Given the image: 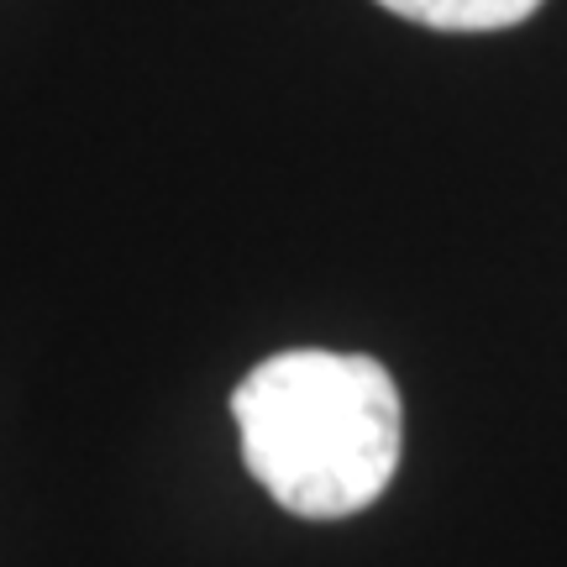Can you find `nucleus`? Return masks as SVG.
<instances>
[{
  "label": "nucleus",
  "instance_id": "obj_1",
  "mask_svg": "<svg viewBox=\"0 0 567 567\" xmlns=\"http://www.w3.org/2000/svg\"><path fill=\"white\" fill-rule=\"evenodd\" d=\"M252 478L305 520L368 509L400 467V389L363 352H279L231 394Z\"/></svg>",
  "mask_w": 567,
  "mask_h": 567
},
{
  "label": "nucleus",
  "instance_id": "obj_2",
  "mask_svg": "<svg viewBox=\"0 0 567 567\" xmlns=\"http://www.w3.org/2000/svg\"><path fill=\"white\" fill-rule=\"evenodd\" d=\"M379 6L436 32H499L526 21L542 0H379Z\"/></svg>",
  "mask_w": 567,
  "mask_h": 567
}]
</instances>
